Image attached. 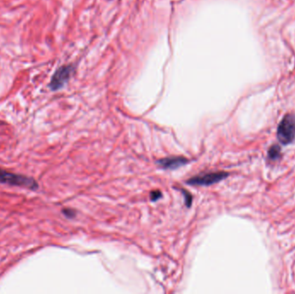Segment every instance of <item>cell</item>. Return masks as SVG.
<instances>
[{
  "label": "cell",
  "instance_id": "obj_1",
  "mask_svg": "<svg viewBox=\"0 0 295 294\" xmlns=\"http://www.w3.org/2000/svg\"><path fill=\"white\" fill-rule=\"evenodd\" d=\"M0 183L19 186V187H24V188L30 189L31 191H36L39 188L38 181L32 177L11 173L2 168H0Z\"/></svg>",
  "mask_w": 295,
  "mask_h": 294
},
{
  "label": "cell",
  "instance_id": "obj_2",
  "mask_svg": "<svg viewBox=\"0 0 295 294\" xmlns=\"http://www.w3.org/2000/svg\"><path fill=\"white\" fill-rule=\"evenodd\" d=\"M277 138L282 144H288L295 139V115L288 114L283 117L277 130Z\"/></svg>",
  "mask_w": 295,
  "mask_h": 294
},
{
  "label": "cell",
  "instance_id": "obj_3",
  "mask_svg": "<svg viewBox=\"0 0 295 294\" xmlns=\"http://www.w3.org/2000/svg\"><path fill=\"white\" fill-rule=\"evenodd\" d=\"M75 68L72 65H64L60 67L52 76L51 81L48 84V87L52 91H58L69 81Z\"/></svg>",
  "mask_w": 295,
  "mask_h": 294
},
{
  "label": "cell",
  "instance_id": "obj_4",
  "mask_svg": "<svg viewBox=\"0 0 295 294\" xmlns=\"http://www.w3.org/2000/svg\"><path fill=\"white\" fill-rule=\"evenodd\" d=\"M228 176L226 172H212V173H202L199 175L193 176L189 179L187 183L190 186H208L213 184L218 183Z\"/></svg>",
  "mask_w": 295,
  "mask_h": 294
},
{
  "label": "cell",
  "instance_id": "obj_5",
  "mask_svg": "<svg viewBox=\"0 0 295 294\" xmlns=\"http://www.w3.org/2000/svg\"><path fill=\"white\" fill-rule=\"evenodd\" d=\"M188 160L183 156L166 157L159 160L157 164L163 169H177L187 164Z\"/></svg>",
  "mask_w": 295,
  "mask_h": 294
},
{
  "label": "cell",
  "instance_id": "obj_6",
  "mask_svg": "<svg viewBox=\"0 0 295 294\" xmlns=\"http://www.w3.org/2000/svg\"><path fill=\"white\" fill-rule=\"evenodd\" d=\"M280 155H281V150L278 146H273L272 148H270L268 152V156L270 159L276 160Z\"/></svg>",
  "mask_w": 295,
  "mask_h": 294
},
{
  "label": "cell",
  "instance_id": "obj_7",
  "mask_svg": "<svg viewBox=\"0 0 295 294\" xmlns=\"http://www.w3.org/2000/svg\"><path fill=\"white\" fill-rule=\"evenodd\" d=\"M181 192H182L183 196L185 197L186 205L188 207H190L191 205H192V201H193L192 195L189 192H186V190H181Z\"/></svg>",
  "mask_w": 295,
  "mask_h": 294
},
{
  "label": "cell",
  "instance_id": "obj_8",
  "mask_svg": "<svg viewBox=\"0 0 295 294\" xmlns=\"http://www.w3.org/2000/svg\"><path fill=\"white\" fill-rule=\"evenodd\" d=\"M62 213L64 214L65 217H67V219H72L76 217V211L69 209V208H65L62 210Z\"/></svg>",
  "mask_w": 295,
  "mask_h": 294
},
{
  "label": "cell",
  "instance_id": "obj_9",
  "mask_svg": "<svg viewBox=\"0 0 295 294\" xmlns=\"http://www.w3.org/2000/svg\"><path fill=\"white\" fill-rule=\"evenodd\" d=\"M161 196H162V193H161L160 191L158 190H156V191H153V192H151V195H150V197H151V200L152 201H157V200H160L161 199Z\"/></svg>",
  "mask_w": 295,
  "mask_h": 294
}]
</instances>
